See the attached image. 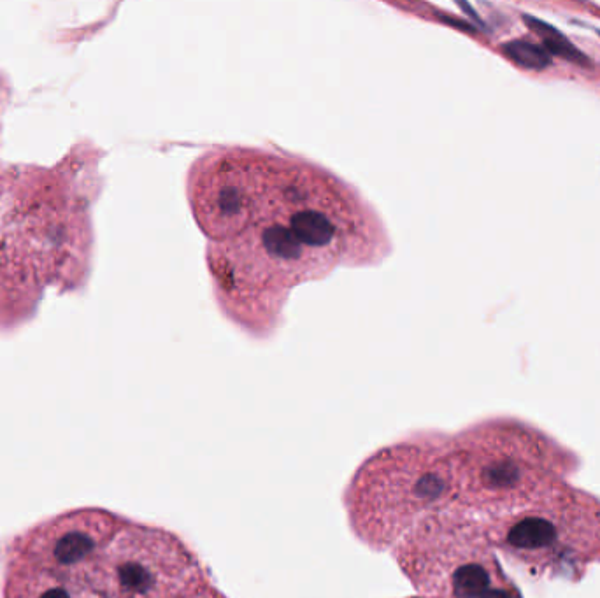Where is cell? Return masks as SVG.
<instances>
[{"label":"cell","instance_id":"cell-1","mask_svg":"<svg viewBox=\"0 0 600 598\" xmlns=\"http://www.w3.org/2000/svg\"><path fill=\"white\" fill-rule=\"evenodd\" d=\"M453 437H409L369 456L344 493L351 528L376 551L393 549L430 514L458 509Z\"/></svg>","mask_w":600,"mask_h":598},{"label":"cell","instance_id":"cell-2","mask_svg":"<svg viewBox=\"0 0 600 598\" xmlns=\"http://www.w3.org/2000/svg\"><path fill=\"white\" fill-rule=\"evenodd\" d=\"M578 456L520 421L495 420L453 437L458 509L493 518L569 483Z\"/></svg>","mask_w":600,"mask_h":598},{"label":"cell","instance_id":"cell-3","mask_svg":"<svg viewBox=\"0 0 600 598\" xmlns=\"http://www.w3.org/2000/svg\"><path fill=\"white\" fill-rule=\"evenodd\" d=\"M483 525L495 551L534 576L581 579L600 563V499L569 483Z\"/></svg>","mask_w":600,"mask_h":598},{"label":"cell","instance_id":"cell-4","mask_svg":"<svg viewBox=\"0 0 600 598\" xmlns=\"http://www.w3.org/2000/svg\"><path fill=\"white\" fill-rule=\"evenodd\" d=\"M393 555L422 598H523L502 569L483 520L462 509L423 518Z\"/></svg>","mask_w":600,"mask_h":598},{"label":"cell","instance_id":"cell-5","mask_svg":"<svg viewBox=\"0 0 600 598\" xmlns=\"http://www.w3.org/2000/svg\"><path fill=\"white\" fill-rule=\"evenodd\" d=\"M83 586L100 598H185L204 590V577L174 535L127 521Z\"/></svg>","mask_w":600,"mask_h":598},{"label":"cell","instance_id":"cell-6","mask_svg":"<svg viewBox=\"0 0 600 598\" xmlns=\"http://www.w3.org/2000/svg\"><path fill=\"white\" fill-rule=\"evenodd\" d=\"M125 525L127 520L106 509H74L18 535L9 556L83 586L88 570Z\"/></svg>","mask_w":600,"mask_h":598},{"label":"cell","instance_id":"cell-7","mask_svg":"<svg viewBox=\"0 0 600 598\" xmlns=\"http://www.w3.org/2000/svg\"><path fill=\"white\" fill-rule=\"evenodd\" d=\"M85 586L9 556L4 576V598H90Z\"/></svg>","mask_w":600,"mask_h":598},{"label":"cell","instance_id":"cell-8","mask_svg":"<svg viewBox=\"0 0 600 598\" xmlns=\"http://www.w3.org/2000/svg\"><path fill=\"white\" fill-rule=\"evenodd\" d=\"M525 22H527L530 29L536 32L537 36L543 39V48L550 55L565 58V60H569L572 64L588 65V58H586L585 53L579 51L576 46H572L569 43V39L562 32H558L553 25L544 23L543 20H539L536 16L529 15H525Z\"/></svg>","mask_w":600,"mask_h":598},{"label":"cell","instance_id":"cell-9","mask_svg":"<svg viewBox=\"0 0 600 598\" xmlns=\"http://www.w3.org/2000/svg\"><path fill=\"white\" fill-rule=\"evenodd\" d=\"M502 50L513 62L530 71H543L551 64L550 53L543 46L530 41H511Z\"/></svg>","mask_w":600,"mask_h":598}]
</instances>
